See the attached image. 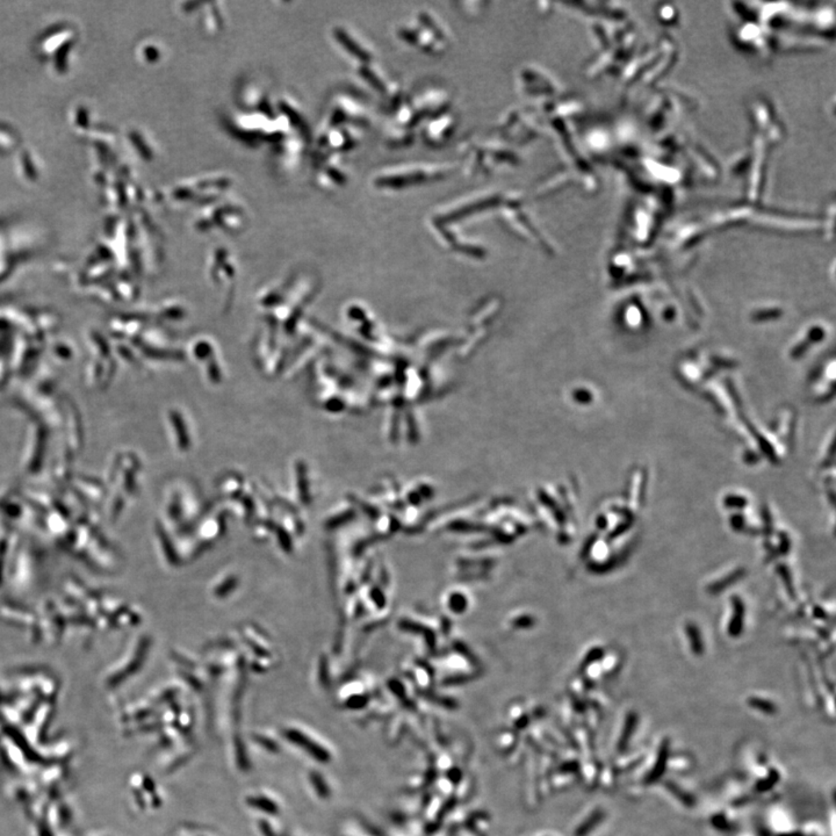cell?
<instances>
[{"mask_svg": "<svg viewBox=\"0 0 836 836\" xmlns=\"http://www.w3.org/2000/svg\"><path fill=\"white\" fill-rule=\"evenodd\" d=\"M284 737L292 743L293 746L303 750L311 759L320 761V763H328L330 759V752L323 743L315 739L311 733L299 728H287L284 730Z\"/></svg>", "mask_w": 836, "mask_h": 836, "instance_id": "1", "label": "cell"}, {"mask_svg": "<svg viewBox=\"0 0 836 836\" xmlns=\"http://www.w3.org/2000/svg\"><path fill=\"white\" fill-rule=\"evenodd\" d=\"M247 805L256 808L257 810H264L265 813L274 814L278 813L279 806L276 801H273L272 798L269 796L260 795L249 796L247 799Z\"/></svg>", "mask_w": 836, "mask_h": 836, "instance_id": "2", "label": "cell"}, {"mask_svg": "<svg viewBox=\"0 0 836 836\" xmlns=\"http://www.w3.org/2000/svg\"><path fill=\"white\" fill-rule=\"evenodd\" d=\"M728 506H739V508H742V506H746V501L743 500V498H739V500H737L735 497H733V498H732V502H728Z\"/></svg>", "mask_w": 836, "mask_h": 836, "instance_id": "6", "label": "cell"}, {"mask_svg": "<svg viewBox=\"0 0 836 836\" xmlns=\"http://www.w3.org/2000/svg\"><path fill=\"white\" fill-rule=\"evenodd\" d=\"M733 606L737 615H735V617H733L732 622H730V633L734 635V637H737L740 633L741 628H742L737 623V619L742 620V617H745V606H742V603H741L740 599L737 598V597L733 599Z\"/></svg>", "mask_w": 836, "mask_h": 836, "instance_id": "3", "label": "cell"}, {"mask_svg": "<svg viewBox=\"0 0 836 836\" xmlns=\"http://www.w3.org/2000/svg\"><path fill=\"white\" fill-rule=\"evenodd\" d=\"M323 781V777L318 775V774H313L309 777V782H311L313 791L320 798H327L329 796V788H328L327 783H324Z\"/></svg>", "mask_w": 836, "mask_h": 836, "instance_id": "4", "label": "cell"}, {"mask_svg": "<svg viewBox=\"0 0 836 836\" xmlns=\"http://www.w3.org/2000/svg\"><path fill=\"white\" fill-rule=\"evenodd\" d=\"M688 632H689V635H691L692 640H693L691 641L693 652H695V653H699V652H702V639H701V635H699L698 631H696L695 628H691V626H690Z\"/></svg>", "mask_w": 836, "mask_h": 836, "instance_id": "5", "label": "cell"}]
</instances>
